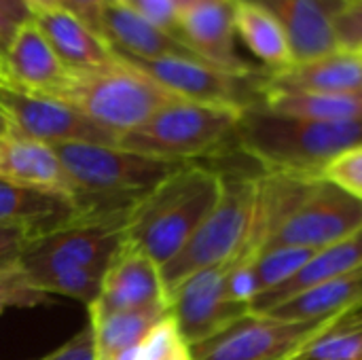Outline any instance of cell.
<instances>
[{
    "label": "cell",
    "instance_id": "cell-1",
    "mask_svg": "<svg viewBox=\"0 0 362 360\" xmlns=\"http://www.w3.org/2000/svg\"><path fill=\"white\" fill-rule=\"evenodd\" d=\"M123 238L125 221L74 216L59 227L32 236L17 265L40 293L91 306Z\"/></svg>",
    "mask_w": 362,
    "mask_h": 360
},
{
    "label": "cell",
    "instance_id": "cell-2",
    "mask_svg": "<svg viewBox=\"0 0 362 360\" xmlns=\"http://www.w3.org/2000/svg\"><path fill=\"white\" fill-rule=\"evenodd\" d=\"M51 146L72 182V204L78 219L127 223L132 210L182 166L106 144L64 142Z\"/></svg>",
    "mask_w": 362,
    "mask_h": 360
},
{
    "label": "cell",
    "instance_id": "cell-3",
    "mask_svg": "<svg viewBox=\"0 0 362 360\" xmlns=\"http://www.w3.org/2000/svg\"><path fill=\"white\" fill-rule=\"evenodd\" d=\"M221 191L223 174L218 170L182 163L132 210L125 240L163 267L195 236Z\"/></svg>",
    "mask_w": 362,
    "mask_h": 360
},
{
    "label": "cell",
    "instance_id": "cell-4",
    "mask_svg": "<svg viewBox=\"0 0 362 360\" xmlns=\"http://www.w3.org/2000/svg\"><path fill=\"white\" fill-rule=\"evenodd\" d=\"M362 123H322L282 117L263 108L242 112L235 149L267 172L322 176L344 151L361 146Z\"/></svg>",
    "mask_w": 362,
    "mask_h": 360
},
{
    "label": "cell",
    "instance_id": "cell-5",
    "mask_svg": "<svg viewBox=\"0 0 362 360\" xmlns=\"http://www.w3.org/2000/svg\"><path fill=\"white\" fill-rule=\"evenodd\" d=\"M242 112L231 106L176 100L140 127L119 136L117 146L161 161L193 163L235 149Z\"/></svg>",
    "mask_w": 362,
    "mask_h": 360
},
{
    "label": "cell",
    "instance_id": "cell-6",
    "mask_svg": "<svg viewBox=\"0 0 362 360\" xmlns=\"http://www.w3.org/2000/svg\"><path fill=\"white\" fill-rule=\"evenodd\" d=\"M223 174V191L187 246L161 267L163 289L170 297L191 276L231 261L246 244L259 197V174Z\"/></svg>",
    "mask_w": 362,
    "mask_h": 360
},
{
    "label": "cell",
    "instance_id": "cell-7",
    "mask_svg": "<svg viewBox=\"0 0 362 360\" xmlns=\"http://www.w3.org/2000/svg\"><path fill=\"white\" fill-rule=\"evenodd\" d=\"M59 100L119 138L182 98L119 59L104 70L72 74Z\"/></svg>",
    "mask_w": 362,
    "mask_h": 360
},
{
    "label": "cell",
    "instance_id": "cell-8",
    "mask_svg": "<svg viewBox=\"0 0 362 360\" xmlns=\"http://www.w3.org/2000/svg\"><path fill=\"white\" fill-rule=\"evenodd\" d=\"M339 318L284 320L267 314H246L210 339L191 346L193 360H299Z\"/></svg>",
    "mask_w": 362,
    "mask_h": 360
},
{
    "label": "cell",
    "instance_id": "cell-9",
    "mask_svg": "<svg viewBox=\"0 0 362 360\" xmlns=\"http://www.w3.org/2000/svg\"><path fill=\"white\" fill-rule=\"evenodd\" d=\"M117 53V51H115ZM117 57L132 68L144 72L161 87L182 100L231 106L248 110L261 106L265 68H250L246 72H233L191 57H157L142 59L117 53Z\"/></svg>",
    "mask_w": 362,
    "mask_h": 360
},
{
    "label": "cell",
    "instance_id": "cell-10",
    "mask_svg": "<svg viewBox=\"0 0 362 360\" xmlns=\"http://www.w3.org/2000/svg\"><path fill=\"white\" fill-rule=\"evenodd\" d=\"M362 229V202L322 176L314 178L288 216L274 231L267 248L297 246L322 250Z\"/></svg>",
    "mask_w": 362,
    "mask_h": 360
},
{
    "label": "cell",
    "instance_id": "cell-11",
    "mask_svg": "<svg viewBox=\"0 0 362 360\" xmlns=\"http://www.w3.org/2000/svg\"><path fill=\"white\" fill-rule=\"evenodd\" d=\"M0 110L15 132L47 144L87 142L117 146L119 140L70 104L25 91L6 79H0Z\"/></svg>",
    "mask_w": 362,
    "mask_h": 360
},
{
    "label": "cell",
    "instance_id": "cell-12",
    "mask_svg": "<svg viewBox=\"0 0 362 360\" xmlns=\"http://www.w3.org/2000/svg\"><path fill=\"white\" fill-rule=\"evenodd\" d=\"M229 263L225 261L191 276L170 297V312L189 348L250 314V308L231 301L227 295Z\"/></svg>",
    "mask_w": 362,
    "mask_h": 360
},
{
    "label": "cell",
    "instance_id": "cell-13",
    "mask_svg": "<svg viewBox=\"0 0 362 360\" xmlns=\"http://www.w3.org/2000/svg\"><path fill=\"white\" fill-rule=\"evenodd\" d=\"M153 306H170L161 280V267L123 238L104 274L100 295L87 306V310L110 314L136 312Z\"/></svg>",
    "mask_w": 362,
    "mask_h": 360
},
{
    "label": "cell",
    "instance_id": "cell-14",
    "mask_svg": "<svg viewBox=\"0 0 362 360\" xmlns=\"http://www.w3.org/2000/svg\"><path fill=\"white\" fill-rule=\"evenodd\" d=\"M176 36L202 59L225 70L246 72L235 51V23L231 0H182L176 19Z\"/></svg>",
    "mask_w": 362,
    "mask_h": 360
},
{
    "label": "cell",
    "instance_id": "cell-15",
    "mask_svg": "<svg viewBox=\"0 0 362 360\" xmlns=\"http://www.w3.org/2000/svg\"><path fill=\"white\" fill-rule=\"evenodd\" d=\"M265 11L288 38L295 62L314 59L339 49L335 13L346 0H235Z\"/></svg>",
    "mask_w": 362,
    "mask_h": 360
},
{
    "label": "cell",
    "instance_id": "cell-16",
    "mask_svg": "<svg viewBox=\"0 0 362 360\" xmlns=\"http://www.w3.org/2000/svg\"><path fill=\"white\" fill-rule=\"evenodd\" d=\"M4 79L25 91L59 100V95L72 81V72L59 62L47 38L30 17L17 25V32L8 45Z\"/></svg>",
    "mask_w": 362,
    "mask_h": 360
},
{
    "label": "cell",
    "instance_id": "cell-17",
    "mask_svg": "<svg viewBox=\"0 0 362 360\" xmlns=\"http://www.w3.org/2000/svg\"><path fill=\"white\" fill-rule=\"evenodd\" d=\"M30 17L72 74L95 72L119 64L115 49L72 11L57 6Z\"/></svg>",
    "mask_w": 362,
    "mask_h": 360
},
{
    "label": "cell",
    "instance_id": "cell-18",
    "mask_svg": "<svg viewBox=\"0 0 362 360\" xmlns=\"http://www.w3.org/2000/svg\"><path fill=\"white\" fill-rule=\"evenodd\" d=\"M93 30L117 51L132 57L157 59V57H197L178 36L148 21L140 13L110 2L106 4L98 19L93 21ZM206 62V59H204Z\"/></svg>",
    "mask_w": 362,
    "mask_h": 360
},
{
    "label": "cell",
    "instance_id": "cell-19",
    "mask_svg": "<svg viewBox=\"0 0 362 360\" xmlns=\"http://www.w3.org/2000/svg\"><path fill=\"white\" fill-rule=\"evenodd\" d=\"M265 91H310V93H354L362 91V55L337 49L333 53L295 62L284 70H267Z\"/></svg>",
    "mask_w": 362,
    "mask_h": 360
},
{
    "label": "cell",
    "instance_id": "cell-20",
    "mask_svg": "<svg viewBox=\"0 0 362 360\" xmlns=\"http://www.w3.org/2000/svg\"><path fill=\"white\" fill-rule=\"evenodd\" d=\"M0 178L72 199V182L55 149L15 129L0 136Z\"/></svg>",
    "mask_w": 362,
    "mask_h": 360
},
{
    "label": "cell",
    "instance_id": "cell-21",
    "mask_svg": "<svg viewBox=\"0 0 362 360\" xmlns=\"http://www.w3.org/2000/svg\"><path fill=\"white\" fill-rule=\"evenodd\" d=\"M362 267V229L358 233L335 242L322 250H318L312 261L295 276L291 278L286 284L261 295L255 299V303L250 306L252 314H267L269 310H274L276 306L284 303L286 299L299 295L301 291H308L316 284H322L331 278L350 274L354 269Z\"/></svg>",
    "mask_w": 362,
    "mask_h": 360
},
{
    "label": "cell",
    "instance_id": "cell-22",
    "mask_svg": "<svg viewBox=\"0 0 362 360\" xmlns=\"http://www.w3.org/2000/svg\"><path fill=\"white\" fill-rule=\"evenodd\" d=\"M74 216L76 208L70 197L0 178V225L19 227L36 236L59 227Z\"/></svg>",
    "mask_w": 362,
    "mask_h": 360
},
{
    "label": "cell",
    "instance_id": "cell-23",
    "mask_svg": "<svg viewBox=\"0 0 362 360\" xmlns=\"http://www.w3.org/2000/svg\"><path fill=\"white\" fill-rule=\"evenodd\" d=\"M362 312V267L331 278L286 299L267 312L284 320H325Z\"/></svg>",
    "mask_w": 362,
    "mask_h": 360
},
{
    "label": "cell",
    "instance_id": "cell-24",
    "mask_svg": "<svg viewBox=\"0 0 362 360\" xmlns=\"http://www.w3.org/2000/svg\"><path fill=\"white\" fill-rule=\"evenodd\" d=\"M267 112L322 121L362 123V91L354 93H310V91H265L261 106Z\"/></svg>",
    "mask_w": 362,
    "mask_h": 360
},
{
    "label": "cell",
    "instance_id": "cell-25",
    "mask_svg": "<svg viewBox=\"0 0 362 360\" xmlns=\"http://www.w3.org/2000/svg\"><path fill=\"white\" fill-rule=\"evenodd\" d=\"M87 314L93 331L95 360H115L121 352L138 346L146 333L172 312L170 306H153L146 310L110 314L87 310Z\"/></svg>",
    "mask_w": 362,
    "mask_h": 360
},
{
    "label": "cell",
    "instance_id": "cell-26",
    "mask_svg": "<svg viewBox=\"0 0 362 360\" xmlns=\"http://www.w3.org/2000/svg\"><path fill=\"white\" fill-rule=\"evenodd\" d=\"M233 2V23L235 34L244 40L255 57H259L267 70H284L295 64L291 45L282 28L265 11Z\"/></svg>",
    "mask_w": 362,
    "mask_h": 360
},
{
    "label": "cell",
    "instance_id": "cell-27",
    "mask_svg": "<svg viewBox=\"0 0 362 360\" xmlns=\"http://www.w3.org/2000/svg\"><path fill=\"white\" fill-rule=\"evenodd\" d=\"M299 360H362V312L339 318Z\"/></svg>",
    "mask_w": 362,
    "mask_h": 360
},
{
    "label": "cell",
    "instance_id": "cell-28",
    "mask_svg": "<svg viewBox=\"0 0 362 360\" xmlns=\"http://www.w3.org/2000/svg\"><path fill=\"white\" fill-rule=\"evenodd\" d=\"M316 252L318 250L297 248V246H280V248L263 250L255 261L259 297L295 278L312 261Z\"/></svg>",
    "mask_w": 362,
    "mask_h": 360
},
{
    "label": "cell",
    "instance_id": "cell-29",
    "mask_svg": "<svg viewBox=\"0 0 362 360\" xmlns=\"http://www.w3.org/2000/svg\"><path fill=\"white\" fill-rule=\"evenodd\" d=\"M115 360H193L191 359V348L185 342L174 316H165L161 323H157L146 337L121 352Z\"/></svg>",
    "mask_w": 362,
    "mask_h": 360
},
{
    "label": "cell",
    "instance_id": "cell-30",
    "mask_svg": "<svg viewBox=\"0 0 362 360\" xmlns=\"http://www.w3.org/2000/svg\"><path fill=\"white\" fill-rule=\"evenodd\" d=\"M47 301L49 295L34 289L17 263L0 269V316L8 308H36Z\"/></svg>",
    "mask_w": 362,
    "mask_h": 360
},
{
    "label": "cell",
    "instance_id": "cell-31",
    "mask_svg": "<svg viewBox=\"0 0 362 360\" xmlns=\"http://www.w3.org/2000/svg\"><path fill=\"white\" fill-rule=\"evenodd\" d=\"M322 178L362 202V144L337 155L322 170Z\"/></svg>",
    "mask_w": 362,
    "mask_h": 360
},
{
    "label": "cell",
    "instance_id": "cell-32",
    "mask_svg": "<svg viewBox=\"0 0 362 360\" xmlns=\"http://www.w3.org/2000/svg\"><path fill=\"white\" fill-rule=\"evenodd\" d=\"M333 23L339 49L362 55V0H346Z\"/></svg>",
    "mask_w": 362,
    "mask_h": 360
},
{
    "label": "cell",
    "instance_id": "cell-33",
    "mask_svg": "<svg viewBox=\"0 0 362 360\" xmlns=\"http://www.w3.org/2000/svg\"><path fill=\"white\" fill-rule=\"evenodd\" d=\"M38 360H95V348H93V331L87 323L76 335H72L66 344H62L57 350Z\"/></svg>",
    "mask_w": 362,
    "mask_h": 360
},
{
    "label": "cell",
    "instance_id": "cell-34",
    "mask_svg": "<svg viewBox=\"0 0 362 360\" xmlns=\"http://www.w3.org/2000/svg\"><path fill=\"white\" fill-rule=\"evenodd\" d=\"M30 238H32V233L25 229L0 225V269L15 265L19 261Z\"/></svg>",
    "mask_w": 362,
    "mask_h": 360
},
{
    "label": "cell",
    "instance_id": "cell-35",
    "mask_svg": "<svg viewBox=\"0 0 362 360\" xmlns=\"http://www.w3.org/2000/svg\"><path fill=\"white\" fill-rule=\"evenodd\" d=\"M115 0H62V6L78 15L83 21H87L93 28V21L98 19L100 11Z\"/></svg>",
    "mask_w": 362,
    "mask_h": 360
},
{
    "label": "cell",
    "instance_id": "cell-36",
    "mask_svg": "<svg viewBox=\"0 0 362 360\" xmlns=\"http://www.w3.org/2000/svg\"><path fill=\"white\" fill-rule=\"evenodd\" d=\"M21 21L17 17H13L8 11H4L0 6V76L4 79V62H6V51H8V45L17 32V25Z\"/></svg>",
    "mask_w": 362,
    "mask_h": 360
},
{
    "label": "cell",
    "instance_id": "cell-37",
    "mask_svg": "<svg viewBox=\"0 0 362 360\" xmlns=\"http://www.w3.org/2000/svg\"><path fill=\"white\" fill-rule=\"evenodd\" d=\"M0 6H2L4 11H8L13 17H17L19 21L30 19V13H28L25 4H23L21 0H0Z\"/></svg>",
    "mask_w": 362,
    "mask_h": 360
},
{
    "label": "cell",
    "instance_id": "cell-38",
    "mask_svg": "<svg viewBox=\"0 0 362 360\" xmlns=\"http://www.w3.org/2000/svg\"><path fill=\"white\" fill-rule=\"evenodd\" d=\"M28 8L30 15L34 13H40V11H47V8H57L62 6V0H21Z\"/></svg>",
    "mask_w": 362,
    "mask_h": 360
},
{
    "label": "cell",
    "instance_id": "cell-39",
    "mask_svg": "<svg viewBox=\"0 0 362 360\" xmlns=\"http://www.w3.org/2000/svg\"><path fill=\"white\" fill-rule=\"evenodd\" d=\"M13 127H11V123H8V119L4 117V112L0 110V136H4L6 132H11Z\"/></svg>",
    "mask_w": 362,
    "mask_h": 360
},
{
    "label": "cell",
    "instance_id": "cell-40",
    "mask_svg": "<svg viewBox=\"0 0 362 360\" xmlns=\"http://www.w3.org/2000/svg\"><path fill=\"white\" fill-rule=\"evenodd\" d=\"M115 2H119V4H123V6H127V8H136L142 0H115Z\"/></svg>",
    "mask_w": 362,
    "mask_h": 360
}]
</instances>
